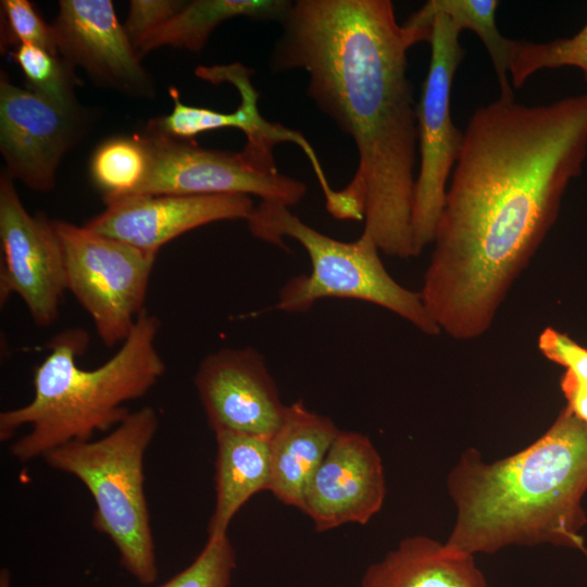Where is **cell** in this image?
<instances>
[{"mask_svg": "<svg viewBox=\"0 0 587 587\" xmlns=\"http://www.w3.org/2000/svg\"><path fill=\"white\" fill-rule=\"evenodd\" d=\"M587 158V91L549 104L499 98L463 132L420 291L455 340L492 325Z\"/></svg>", "mask_w": 587, "mask_h": 587, "instance_id": "cell-1", "label": "cell"}, {"mask_svg": "<svg viewBox=\"0 0 587 587\" xmlns=\"http://www.w3.org/2000/svg\"><path fill=\"white\" fill-rule=\"evenodd\" d=\"M280 23L271 68L303 70L308 95L358 151L334 216L364 221L385 254L414 257L417 121L408 51L429 34L399 24L390 0H297Z\"/></svg>", "mask_w": 587, "mask_h": 587, "instance_id": "cell-2", "label": "cell"}, {"mask_svg": "<svg viewBox=\"0 0 587 587\" xmlns=\"http://www.w3.org/2000/svg\"><path fill=\"white\" fill-rule=\"evenodd\" d=\"M457 508L446 544L473 554L551 544L580 550L587 424L567 407L532 445L488 463L465 450L447 479Z\"/></svg>", "mask_w": 587, "mask_h": 587, "instance_id": "cell-3", "label": "cell"}, {"mask_svg": "<svg viewBox=\"0 0 587 587\" xmlns=\"http://www.w3.org/2000/svg\"><path fill=\"white\" fill-rule=\"evenodd\" d=\"M160 327V319L145 309L118 350L90 370L78 365L89 345L85 329L68 327L51 337L49 353L34 372L33 399L0 413L1 441L29 426L11 444L12 457L20 462L42 458L65 444L107 434L123 422L132 412L125 404L146 396L165 373L155 344Z\"/></svg>", "mask_w": 587, "mask_h": 587, "instance_id": "cell-4", "label": "cell"}, {"mask_svg": "<svg viewBox=\"0 0 587 587\" xmlns=\"http://www.w3.org/2000/svg\"><path fill=\"white\" fill-rule=\"evenodd\" d=\"M158 427L155 410L146 405L99 439L72 441L42 457L88 489L96 503L93 528L110 538L122 566L142 585L158 577L145 492V454Z\"/></svg>", "mask_w": 587, "mask_h": 587, "instance_id": "cell-5", "label": "cell"}, {"mask_svg": "<svg viewBox=\"0 0 587 587\" xmlns=\"http://www.w3.org/2000/svg\"><path fill=\"white\" fill-rule=\"evenodd\" d=\"M246 221L254 237L280 248H286L285 237L292 238L309 255L310 274L294 276L283 286L276 309L303 312L323 298L354 299L382 307L429 336L441 333L420 292L401 286L387 272L370 234L337 240L301 221L289 207L263 200Z\"/></svg>", "mask_w": 587, "mask_h": 587, "instance_id": "cell-6", "label": "cell"}, {"mask_svg": "<svg viewBox=\"0 0 587 587\" xmlns=\"http://www.w3.org/2000/svg\"><path fill=\"white\" fill-rule=\"evenodd\" d=\"M62 242L66 287L93 322L104 346L123 344L145 301L157 253L86 226L54 221Z\"/></svg>", "mask_w": 587, "mask_h": 587, "instance_id": "cell-7", "label": "cell"}, {"mask_svg": "<svg viewBox=\"0 0 587 587\" xmlns=\"http://www.w3.org/2000/svg\"><path fill=\"white\" fill-rule=\"evenodd\" d=\"M427 24L432 25L430 60L416 103L420 168L412 204L414 257L433 242L463 142V132L451 116L453 78L465 55L459 40L462 30L444 14L433 15Z\"/></svg>", "mask_w": 587, "mask_h": 587, "instance_id": "cell-8", "label": "cell"}, {"mask_svg": "<svg viewBox=\"0 0 587 587\" xmlns=\"http://www.w3.org/2000/svg\"><path fill=\"white\" fill-rule=\"evenodd\" d=\"M149 167L130 195H246L263 201L297 204L305 195L303 182L277 172H265L239 152L211 150L188 140L146 132L141 136Z\"/></svg>", "mask_w": 587, "mask_h": 587, "instance_id": "cell-9", "label": "cell"}, {"mask_svg": "<svg viewBox=\"0 0 587 587\" xmlns=\"http://www.w3.org/2000/svg\"><path fill=\"white\" fill-rule=\"evenodd\" d=\"M0 241L1 305L16 295L37 326H50L67 291L62 242L54 221L25 209L5 171L0 177Z\"/></svg>", "mask_w": 587, "mask_h": 587, "instance_id": "cell-10", "label": "cell"}, {"mask_svg": "<svg viewBox=\"0 0 587 587\" xmlns=\"http://www.w3.org/2000/svg\"><path fill=\"white\" fill-rule=\"evenodd\" d=\"M82 130L79 109H64L0 78V150L5 172L29 189L53 188L64 154Z\"/></svg>", "mask_w": 587, "mask_h": 587, "instance_id": "cell-11", "label": "cell"}, {"mask_svg": "<svg viewBox=\"0 0 587 587\" xmlns=\"http://www.w3.org/2000/svg\"><path fill=\"white\" fill-rule=\"evenodd\" d=\"M193 384L214 433L270 438L283 420L286 405L263 354L252 347L209 353L199 364Z\"/></svg>", "mask_w": 587, "mask_h": 587, "instance_id": "cell-12", "label": "cell"}, {"mask_svg": "<svg viewBox=\"0 0 587 587\" xmlns=\"http://www.w3.org/2000/svg\"><path fill=\"white\" fill-rule=\"evenodd\" d=\"M196 75L212 84L228 83L240 96V103L233 112H217L207 108L184 104L179 93L171 89L174 108L167 115L151 120L148 133L177 140L191 138L209 130L237 128L247 138L241 152L257 165L276 167L273 149L282 142H291L302 149L314 171L322 167L311 143L298 130L267 121L259 110V93L251 83L252 72L240 63L199 66Z\"/></svg>", "mask_w": 587, "mask_h": 587, "instance_id": "cell-13", "label": "cell"}, {"mask_svg": "<svg viewBox=\"0 0 587 587\" xmlns=\"http://www.w3.org/2000/svg\"><path fill=\"white\" fill-rule=\"evenodd\" d=\"M52 28L59 54L72 70L79 66L100 84L132 95L153 92L111 0H61Z\"/></svg>", "mask_w": 587, "mask_h": 587, "instance_id": "cell-14", "label": "cell"}, {"mask_svg": "<svg viewBox=\"0 0 587 587\" xmlns=\"http://www.w3.org/2000/svg\"><path fill=\"white\" fill-rule=\"evenodd\" d=\"M254 207L246 195H133L105 202L85 226L158 254L166 242L197 227L247 220Z\"/></svg>", "mask_w": 587, "mask_h": 587, "instance_id": "cell-15", "label": "cell"}, {"mask_svg": "<svg viewBox=\"0 0 587 587\" xmlns=\"http://www.w3.org/2000/svg\"><path fill=\"white\" fill-rule=\"evenodd\" d=\"M386 495L382 459L367 436L339 432L307 486L301 510L319 532L365 524Z\"/></svg>", "mask_w": 587, "mask_h": 587, "instance_id": "cell-16", "label": "cell"}, {"mask_svg": "<svg viewBox=\"0 0 587 587\" xmlns=\"http://www.w3.org/2000/svg\"><path fill=\"white\" fill-rule=\"evenodd\" d=\"M339 432L329 417L309 410L302 400L286 405L270 437L268 490L301 510L307 486Z\"/></svg>", "mask_w": 587, "mask_h": 587, "instance_id": "cell-17", "label": "cell"}, {"mask_svg": "<svg viewBox=\"0 0 587 587\" xmlns=\"http://www.w3.org/2000/svg\"><path fill=\"white\" fill-rule=\"evenodd\" d=\"M361 587H488L474 555L425 536L408 537L367 567Z\"/></svg>", "mask_w": 587, "mask_h": 587, "instance_id": "cell-18", "label": "cell"}, {"mask_svg": "<svg viewBox=\"0 0 587 587\" xmlns=\"http://www.w3.org/2000/svg\"><path fill=\"white\" fill-rule=\"evenodd\" d=\"M215 461V507L208 525L209 537L227 534L238 510L257 492L268 489L270 438L220 430Z\"/></svg>", "mask_w": 587, "mask_h": 587, "instance_id": "cell-19", "label": "cell"}, {"mask_svg": "<svg viewBox=\"0 0 587 587\" xmlns=\"http://www.w3.org/2000/svg\"><path fill=\"white\" fill-rule=\"evenodd\" d=\"M286 0H195L168 22L150 34L138 47L139 55L170 46L200 51L213 30L224 21L237 16L282 22L291 8Z\"/></svg>", "mask_w": 587, "mask_h": 587, "instance_id": "cell-20", "label": "cell"}, {"mask_svg": "<svg viewBox=\"0 0 587 587\" xmlns=\"http://www.w3.org/2000/svg\"><path fill=\"white\" fill-rule=\"evenodd\" d=\"M497 0H429L404 24L430 29L427 21L435 14L448 16L461 30L474 32L484 43L500 87V98L514 100L509 82V63L514 39L501 35L496 23Z\"/></svg>", "mask_w": 587, "mask_h": 587, "instance_id": "cell-21", "label": "cell"}, {"mask_svg": "<svg viewBox=\"0 0 587 587\" xmlns=\"http://www.w3.org/2000/svg\"><path fill=\"white\" fill-rule=\"evenodd\" d=\"M149 154L142 137H113L98 146L90 161V174L102 191L103 201L133 193L145 179Z\"/></svg>", "mask_w": 587, "mask_h": 587, "instance_id": "cell-22", "label": "cell"}, {"mask_svg": "<svg viewBox=\"0 0 587 587\" xmlns=\"http://www.w3.org/2000/svg\"><path fill=\"white\" fill-rule=\"evenodd\" d=\"M565 66L582 71L587 83V23L572 37L547 42L514 39L509 63L514 88H521L538 71Z\"/></svg>", "mask_w": 587, "mask_h": 587, "instance_id": "cell-23", "label": "cell"}, {"mask_svg": "<svg viewBox=\"0 0 587 587\" xmlns=\"http://www.w3.org/2000/svg\"><path fill=\"white\" fill-rule=\"evenodd\" d=\"M30 90L68 110L78 109L73 70L59 54L36 46H18L13 53Z\"/></svg>", "mask_w": 587, "mask_h": 587, "instance_id": "cell-24", "label": "cell"}, {"mask_svg": "<svg viewBox=\"0 0 587 587\" xmlns=\"http://www.w3.org/2000/svg\"><path fill=\"white\" fill-rule=\"evenodd\" d=\"M235 566L227 534L209 537L193 562L160 587H229Z\"/></svg>", "mask_w": 587, "mask_h": 587, "instance_id": "cell-25", "label": "cell"}, {"mask_svg": "<svg viewBox=\"0 0 587 587\" xmlns=\"http://www.w3.org/2000/svg\"><path fill=\"white\" fill-rule=\"evenodd\" d=\"M1 8L7 41L40 47L59 54L52 25L43 21L33 3L27 0H3Z\"/></svg>", "mask_w": 587, "mask_h": 587, "instance_id": "cell-26", "label": "cell"}, {"mask_svg": "<svg viewBox=\"0 0 587 587\" xmlns=\"http://www.w3.org/2000/svg\"><path fill=\"white\" fill-rule=\"evenodd\" d=\"M186 1L180 0H133L124 24L125 30L137 47L154 30L179 12Z\"/></svg>", "mask_w": 587, "mask_h": 587, "instance_id": "cell-27", "label": "cell"}, {"mask_svg": "<svg viewBox=\"0 0 587 587\" xmlns=\"http://www.w3.org/2000/svg\"><path fill=\"white\" fill-rule=\"evenodd\" d=\"M538 349L548 360L562 365L565 371L587 384V349L567 335L546 327L538 337Z\"/></svg>", "mask_w": 587, "mask_h": 587, "instance_id": "cell-28", "label": "cell"}, {"mask_svg": "<svg viewBox=\"0 0 587 587\" xmlns=\"http://www.w3.org/2000/svg\"><path fill=\"white\" fill-rule=\"evenodd\" d=\"M560 387L567 401L566 407L587 424V384L565 371L561 376Z\"/></svg>", "mask_w": 587, "mask_h": 587, "instance_id": "cell-29", "label": "cell"}, {"mask_svg": "<svg viewBox=\"0 0 587 587\" xmlns=\"http://www.w3.org/2000/svg\"><path fill=\"white\" fill-rule=\"evenodd\" d=\"M11 576L8 569L3 567L0 571V587H10Z\"/></svg>", "mask_w": 587, "mask_h": 587, "instance_id": "cell-30", "label": "cell"}, {"mask_svg": "<svg viewBox=\"0 0 587 587\" xmlns=\"http://www.w3.org/2000/svg\"><path fill=\"white\" fill-rule=\"evenodd\" d=\"M580 551L584 553V555H585L586 559H587V548H586V546L583 547Z\"/></svg>", "mask_w": 587, "mask_h": 587, "instance_id": "cell-31", "label": "cell"}]
</instances>
